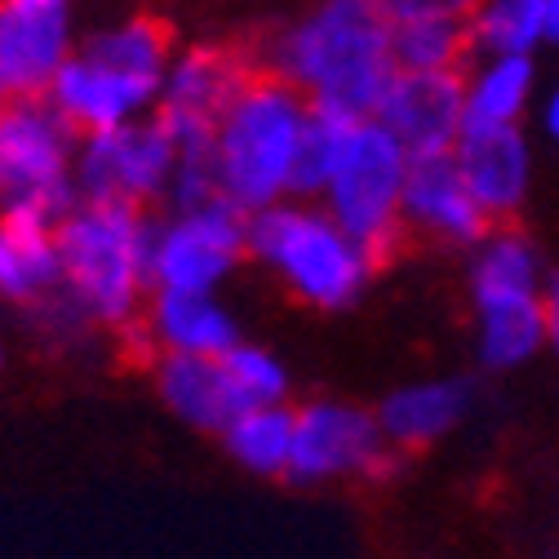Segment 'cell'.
Returning a JSON list of instances; mask_svg holds the SVG:
<instances>
[{"mask_svg":"<svg viewBox=\"0 0 559 559\" xmlns=\"http://www.w3.org/2000/svg\"><path fill=\"white\" fill-rule=\"evenodd\" d=\"M266 67L311 107L373 116L391 76V14L378 0H316L266 45Z\"/></svg>","mask_w":559,"mask_h":559,"instance_id":"cell-1","label":"cell"},{"mask_svg":"<svg viewBox=\"0 0 559 559\" xmlns=\"http://www.w3.org/2000/svg\"><path fill=\"white\" fill-rule=\"evenodd\" d=\"M152 218L124 200L81 195L58 218L62 298L85 324L133 329L152 298Z\"/></svg>","mask_w":559,"mask_h":559,"instance_id":"cell-2","label":"cell"},{"mask_svg":"<svg viewBox=\"0 0 559 559\" xmlns=\"http://www.w3.org/2000/svg\"><path fill=\"white\" fill-rule=\"evenodd\" d=\"M311 120V98L275 72H253L227 103L209 138L218 195L245 214L298 195V156Z\"/></svg>","mask_w":559,"mask_h":559,"instance_id":"cell-3","label":"cell"},{"mask_svg":"<svg viewBox=\"0 0 559 559\" xmlns=\"http://www.w3.org/2000/svg\"><path fill=\"white\" fill-rule=\"evenodd\" d=\"M249 258L271 271L294 302L324 316L352 311L382 271V262L307 195L249 214Z\"/></svg>","mask_w":559,"mask_h":559,"instance_id":"cell-4","label":"cell"},{"mask_svg":"<svg viewBox=\"0 0 559 559\" xmlns=\"http://www.w3.org/2000/svg\"><path fill=\"white\" fill-rule=\"evenodd\" d=\"M174 49L178 45L169 27L147 14L107 23L76 45L45 98L72 120L76 133H98L152 116Z\"/></svg>","mask_w":559,"mask_h":559,"instance_id":"cell-5","label":"cell"},{"mask_svg":"<svg viewBox=\"0 0 559 559\" xmlns=\"http://www.w3.org/2000/svg\"><path fill=\"white\" fill-rule=\"evenodd\" d=\"M413 152L378 120L356 116L342 133V147L316 200L352 231L378 262H386L404 240V178Z\"/></svg>","mask_w":559,"mask_h":559,"instance_id":"cell-6","label":"cell"},{"mask_svg":"<svg viewBox=\"0 0 559 559\" xmlns=\"http://www.w3.org/2000/svg\"><path fill=\"white\" fill-rule=\"evenodd\" d=\"M81 133L49 98H0V214L62 218L76 191Z\"/></svg>","mask_w":559,"mask_h":559,"instance_id":"cell-7","label":"cell"},{"mask_svg":"<svg viewBox=\"0 0 559 559\" xmlns=\"http://www.w3.org/2000/svg\"><path fill=\"white\" fill-rule=\"evenodd\" d=\"M404 453H395L382 436L378 413L356 400H307L294 408V484L324 488L337 479H386L395 475Z\"/></svg>","mask_w":559,"mask_h":559,"instance_id":"cell-8","label":"cell"},{"mask_svg":"<svg viewBox=\"0 0 559 559\" xmlns=\"http://www.w3.org/2000/svg\"><path fill=\"white\" fill-rule=\"evenodd\" d=\"M249 258V214L231 200L182 204L152 227V289L218 294Z\"/></svg>","mask_w":559,"mask_h":559,"instance_id":"cell-9","label":"cell"},{"mask_svg":"<svg viewBox=\"0 0 559 559\" xmlns=\"http://www.w3.org/2000/svg\"><path fill=\"white\" fill-rule=\"evenodd\" d=\"M174 174H178V143L156 120V111L98 133H81V152H76L81 195L152 209L169 200Z\"/></svg>","mask_w":559,"mask_h":559,"instance_id":"cell-10","label":"cell"},{"mask_svg":"<svg viewBox=\"0 0 559 559\" xmlns=\"http://www.w3.org/2000/svg\"><path fill=\"white\" fill-rule=\"evenodd\" d=\"M249 76H253V62L240 58L236 49H227V45L174 49L160 98H156V120L178 143V156L209 147L214 124L223 120L227 103L245 90Z\"/></svg>","mask_w":559,"mask_h":559,"instance_id":"cell-11","label":"cell"},{"mask_svg":"<svg viewBox=\"0 0 559 559\" xmlns=\"http://www.w3.org/2000/svg\"><path fill=\"white\" fill-rule=\"evenodd\" d=\"M76 45V0H0V98H45Z\"/></svg>","mask_w":559,"mask_h":559,"instance_id":"cell-12","label":"cell"},{"mask_svg":"<svg viewBox=\"0 0 559 559\" xmlns=\"http://www.w3.org/2000/svg\"><path fill=\"white\" fill-rule=\"evenodd\" d=\"M400 218H404V231L423 236L431 245H453V249H471L488 227H493L484 218V209L475 204L453 147L417 152L408 160Z\"/></svg>","mask_w":559,"mask_h":559,"instance_id":"cell-13","label":"cell"},{"mask_svg":"<svg viewBox=\"0 0 559 559\" xmlns=\"http://www.w3.org/2000/svg\"><path fill=\"white\" fill-rule=\"evenodd\" d=\"M373 116L413 156L444 152L466 129L462 72H395Z\"/></svg>","mask_w":559,"mask_h":559,"instance_id":"cell-14","label":"cell"},{"mask_svg":"<svg viewBox=\"0 0 559 559\" xmlns=\"http://www.w3.org/2000/svg\"><path fill=\"white\" fill-rule=\"evenodd\" d=\"M462 178L488 223H511L533 191V143L524 124L507 129H462L453 143Z\"/></svg>","mask_w":559,"mask_h":559,"instance_id":"cell-15","label":"cell"},{"mask_svg":"<svg viewBox=\"0 0 559 559\" xmlns=\"http://www.w3.org/2000/svg\"><path fill=\"white\" fill-rule=\"evenodd\" d=\"M471 408H475V386L466 378L444 373V378H417L391 386L373 413L395 453H423L449 440L471 417Z\"/></svg>","mask_w":559,"mask_h":559,"instance_id":"cell-16","label":"cell"},{"mask_svg":"<svg viewBox=\"0 0 559 559\" xmlns=\"http://www.w3.org/2000/svg\"><path fill=\"white\" fill-rule=\"evenodd\" d=\"M138 333L156 356H223L240 342V324L218 294L152 289Z\"/></svg>","mask_w":559,"mask_h":559,"instance_id":"cell-17","label":"cell"},{"mask_svg":"<svg viewBox=\"0 0 559 559\" xmlns=\"http://www.w3.org/2000/svg\"><path fill=\"white\" fill-rule=\"evenodd\" d=\"M152 382H156V395L169 408V417H178L191 431L218 436L245 408L223 356H156Z\"/></svg>","mask_w":559,"mask_h":559,"instance_id":"cell-18","label":"cell"},{"mask_svg":"<svg viewBox=\"0 0 559 559\" xmlns=\"http://www.w3.org/2000/svg\"><path fill=\"white\" fill-rule=\"evenodd\" d=\"M471 307H507L533 302L546 285L542 249L511 223H493L471 245Z\"/></svg>","mask_w":559,"mask_h":559,"instance_id":"cell-19","label":"cell"},{"mask_svg":"<svg viewBox=\"0 0 559 559\" xmlns=\"http://www.w3.org/2000/svg\"><path fill=\"white\" fill-rule=\"evenodd\" d=\"M58 223L45 214H0V298L40 307L62 289Z\"/></svg>","mask_w":559,"mask_h":559,"instance_id":"cell-20","label":"cell"},{"mask_svg":"<svg viewBox=\"0 0 559 559\" xmlns=\"http://www.w3.org/2000/svg\"><path fill=\"white\" fill-rule=\"evenodd\" d=\"M466 129H507L524 124L537 107V62L533 53H475L462 67Z\"/></svg>","mask_w":559,"mask_h":559,"instance_id":"cell-21","label":"cell"},{"mask_svg":"<svg viewBox=\"0 0 559 559\" xmlns=\"http://www.w3.org/2000/svg\"><path fill=\"white\" fill-rule=\"evenodd\" d=\"M227 457L258 475V479H285L289 475V453H294V404H249L218 431Z\"/></svg>","mask_w":559,"mask_h":559,"instance_id":"cell-22","label":"cell"},{"mask_svg":"<svg viewBox=\"0 0 559 559\" xmlns=\"http://www.w3.org/2000/svg\"><path fill=\"white\" fill-rule=\"evenodd\" d=\"M546 352V316L542 298L479 307L475 311V356L488 373H515Z\"/></svg>","mask_w":559,"mask_h":559,"instance_id":"cell-23","label":"cell"},{"mask_svg":"<svg viewBox=\"0 0 559 559\" xmlns=\"http://www.w3.org/2000/svg\"><path fill=\"white\" fill-rule=\"evenodd\" d=\"M391 53L395 72H462L475 58L466 19H395L391 23Z\"/></svg>","mask_w":559,"mask_h":559,"instance_id":"cell-24","label":"cell"},{"mask_svg":"<svg viewBox=\"0 0 559 559\" xmlns=\"http://www.w3.org/2000/svg\"><path fill=\"white\" fill-rule=\"evenodd\" d=\"M546 0H475L466 27L475 53H537L546 45Z\"/></svg>","mask_w":559,"mask_h":559,"instance_id":"cell-25","label":"cell"},{"mask_svg":"<svg viewBox=\"0 0 559 559\" xmlns=\"http://www.w3.org/2000/svg\"><path fill=\"white\" fill-rule=\"evenodd\" d=\"M227 369H231V382L249 404H280V400H289V365L280 360L275 352H266V346L258 342H236L231 352H223Z\"/></svg>","mask_w":559,"mask_h":559,"instance_id":"cell-26","label":"cell"},{"mask_svg":"<svg viewBox=\"0 0 559 559\" xmlns=\"http://www.w3.org/2000/svg\"><path fill=\"white\" fill-rule=\"evenodd\" d=\"M356 116H342V111H329V107H311V120H307V138H302V156H298V195L316 200V191L324 187L329 169H333V156L342 147V133Z\"/></svg>","mask_w":559,"mask_h":559,"instance_id":"cell-27","label":"cell"},{"mask_svg":"<svg viewBox=\"0 0 559 559\" xmlns=\"http://www.w3.org/2000/svg\"><path fill=\"white\" fill-rule=\"evenodd\" d=\"M378 5L395 19H427V14H444V19H466L475 0H378Z\"/></svg>","mask_w":559,"mask_h":559,"instance_id":"cell-28","label":"cell"},{"mask_svg":"<svg viewBox=\"0 0 559 559\" xmlns=\"http://www.w3.org/2000/svg\"><path fill=\"white\" fill-rule=\"evenodd\" d=\"M542 316H546V352L559 365V271H546L542 285Z\"/></svg>","mask_w":559,"mask_h":559,"instance_id":"cell-29","label":"cell"},{"mask_svg":"<svg viewBox=\"0 0 559 559\" xmlns=\"http://www.w3.org/2000/svg\"><path fill=\"white\" fill-rule=\"evenodd\" d=\"M537 124H542V133L550 138V143H559V85L537 98Z\"/></svg>","mask_w":559,"mask_h":559,"instance_id":"cell-30","label":"cell"},{"mask_svg":"<svg viewBox=\"0 0 559 559\" xmlns=\"http://www.w3.org/2000/svg\"><path fill=\"white\" fill-rule=\"evenodd\" d=\"M542 23H546V45L559 49V0H546L542 5Z\"/></svg>","mask_w":559,"mask_h":559,"instance_id":"cell-31","label":"cell"},{"mask_svg":"<svg viewBox=\"0 0 559 559\" xmlns=\"http://www.w3.org/2000/svg\"><path fill=\"white\" fill-rule=\"evenodd\" d=\"M0 365H5V352H0Z\"/></svg>","mask_w":559,"mask_h":559,"instance_id":"cell-32","label":"cell"}]
</instances>
